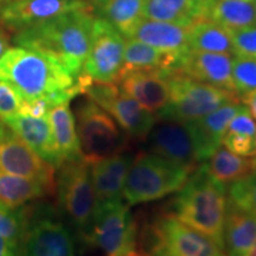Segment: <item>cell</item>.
<instances>
[{
  "label": "cell",
  "mask_w": 256,
  "mask_h": 256,
  "mask_svg": "<svg viewBox=\"0 0 256 256\" xmlns=\"http://www.w3.org/2000/svg\"><path fill=\"white\" fill-rule=\"evenodd\" d=\"M82 156L89 164L124 151L126 136L113 118L94 101H83L76 110Z\"/></svg>",
  "instance_id": "9"
},
{
  "label": "cell",
  "mask_w": 256,
  "mask_h": 256,
  "mask_svg": "<svg viewBox=\"0 0 256 256\" xmlns=\"http://www.w3.org/2000/svg\"><path fill=\"white\" fill-rule=\"evenodd\" d=\"M95 16L92 10H78L16 31L14 44L49 54L78 78L92 44Z\"/></svg>",
  "instance_id": "2"
},
{
  "label": "cell",
  "mask_w": 256,
  "mask_h": 256,
  "mask_svg": "<svg viewBox=\"0 0 256 256\" xmlns=\"http://www.w3.org/2000/svg\"><path fill=\"white\" fill-rule=\"evenodd\" d=\"M223 240L226 256H248L256 241L255 217L228 204Z\"/></svg>",
  "instance_id": "24"
},
{
  "label": "cell",
  "mask_w": 256,
  "mask_h": 256,
  "mask_svg": "<svg viewBox=\"0 0 256 256\" xmlns=\"http://www.w3.org/2000/svg\"><path fill=\"white\" fill-rule=\"evenodd\" d=\"M179 60L180 57L178 55L159 50L134 38H127L120 74L132 70H154L171 74L177 69Z\"/></svg>",
  "instance_id": "23"
},
{
  "label": "cell",
  "mask_w": 256,
  "mask_h": 256,
  "mask_svg": "<svg viewBox=\"0 0 256 256\" xmlns=\"http://www.w3.org/2000/svg\"><path fill=\"white\" fill-rule=\"evenodd\" d=\"M23 100L8 82L0 80V120L18 114L22 110Z\"/></svg>",
  "instance_id": "36"
},
{
  "label": "cell",
  "mask_w": 256,
  "mask_h": 256,
  "mask_svg": "<svg viewBox=\"0 0 256 256\" xmlns=\"http://www.w3.org/2000/svg\"><path fill=\"white\" fill-rule=\"evenodd\" d=\"M2 121L54 168L57 170L63 164L48 116H34L19 112Z\"/></svg>",
  "instance_id": "18"
},
{
  "label": "cell",
  "mask_w": 256,
  "mask_h": 256,
  "mask_svg": "<svg viewBox=\"0 0 256 256\" xmlns=\"http://www.w3.org/2000/svg\"><path fill=\"white\" fill-rule=\"evenodd\" d=\"M89 2L98 17L106 19L127 38L144 18L145 0H89Z\"/></svg>",
  "instance_id": "26"
},
{
  "label": "cell",
  "mask_w": 256,
  "mask_h": 256,
  "mask_svg": "<svg viewBox=\"0 0 256 256\" xmlns=\"http://www.w3.org/2000/svg\"><path fill=\"white\" fill-rule=\"evenodd\" d=\"M232 72V55L190 49L182 56L174 72L182 74L194 81L208 83L235 94Z\"/></svg>",
  "instance_id": "16"
},
{
  "label": "cell",
  "mask_w": 256,
  "mask_h": 256,
  "mask_svg": "<svg viewBox=\"0 0 256 256\" xmlns=\"http://www.w3.org/2000/svg\"><path fill=\"white\" fill-rule=\"evenodd\" d=\"M255 10H256V2H255Z\"/></svg>",
  "instance_id": "43"
},
{
  "label": "cell",
  "mask_w": 256,
  "mask_h": 256,
  "mask_svg": "<svg viewBox=\"0 0 256 256\" xmlns=\"http://www.w3.org/2000/svg\"><path fill=\"white\" fill-rule=\"evenodd\" d=\"M0 171L37 179L55 188V168L36 153L0 120Z\"/></svg>",
  "instance_id": "14"
},
{
  "label": "cell",
  "mask_w": 256,
  "mask_h": 256,
  "mask_svg": "<svg viewBox=\"0 0 256 256\" xmlns=\"http://www.w3.org/2000/svg\"><path fill=\"white\" fill-rule=\"evenodd\" d=\"M208 19L229 31L255 25V2L249 0H211Z\"/></svg>",
  "instance_id": "29"
},
{
  "label": "cell",
  "mask_w": 256,
  "mask_h": 256,
  "mask_svg": "<svg viewBox=\"0 0 256 256\" xmlns=\"http://www.w3.org/2000/svg\"><path fill=\"white\" fill-rule=\"evenodd\" d=\"M222 145L230 152L241 156H254L256 150V122L243 106L230 121Z\"/></svg>",
  "instance_id": "31"
},
{
  "label": "cell",
  "mask_w": 256,
  "mask_h": 256,
  "mask_svg": "<svg viewBox=\"0 0 256 256\" xmlns=\"http://www.w3.org/2000/svg\"><path fill=\"white\" fill-rule=\"evenodd\" d=\"M0 80L8 82L23 102L46 98L51 108L69 104L90 84L81 76L74 78L49 54L20 46L8 49L2 57Z\"/></svg>",
  "instance_id": "1"
},
{
  "label": "cell",
  "mask_w": 256,
  "mask_h": 256,
  "mask_svg": "<svg viewBox=\"0 0 256 256\" xmlns=\"http://www.w3.org/2000/svg\"><path fill=\"white\" fill-rule=\"evenodd\" d=\"M49 185L37 179L0 171V200L14 206L40 200L52 192Z\"/></svg>",
  "instance_id": "28"
},
{
  "label": "cell",
  "mask_w": 256,
  "mask_h": 256,
  "mask_svg": "<svg viewBox=\"0 0 256 256\" xmlns=\"http://www.w3.org/2000/svg\"><path fill=\"white\" fill-rule=\"evenodd\" d=\"M8 30L0 24V60L10 49V34Z\"/></svg>",
  "instance_id": "39"
},
{
  "label": "cell",
  "mask_w": 256,
  "mask_h": 256,
  "mask_svg": "<svg viewBox=\"0 0 256 256\" xmlns=\"http://www.w3.org/2000/svg\"><path fill=\"white\" fill-rule=\"evenodd\" d=\"M242 107L240 101H230L206 116L191 121L190 124L194 134L198 160L200 164L206 162L222 145L223 136L226 134L230 121Z\"/></svg>",
  "instance_id": "20"
},
{
  "label": "cell",
  "mask_w": 256,
  "mask_h": 256,
  "mask_svg": "<svg viewBox=\"0 0 256 256\" xmlns=\"http://www.w3.org/2000/svg\"><path fill=\"white\" fill-rule=\"evenodd\" d=\"M232 84L235 94L242 98L256 89V57L234 55Z\"/></svg>",
  "instance_id": "34"
},
{
  "label": "cell",
  "mask_w": 256,
  "mask_h": 256,
  "mask_svg": "<svg viewBox=\"0 0 256 256\" xmlns=\"http://www.w3.org/2000/svg\"><path fill=\"white\" fill-rule=\"evenodd\" d=\"M142 256H226L212 240L185 226L171 214L154 220L142 230Z\"/></svg>",
  "instance_id": "6"
},
{
  "label": "cell",
  "mask_w": 256,
  "mask_h": 256,
  "mask_svg": "<svg viewBox=\"0 0 256 256\" xmlns=\"http://www.w3.org/2000/svg\"><path fill=\"white\" fill-rule=\"evenodd\" d=\"M248 256H256V241H255L254 247L252 248V250H250V252H249Z\"/></svg>",
  "instance_id": "40"
},
{
  "label": "cell",
  "mask_w": 256,
  "mask_h": 256,
  "mask_svg": "<svg viewBox=\"0 0 256 256\" xmlns=\"http://www.w3.org/2000/svg\"><path fill=\"white\" fill-rule=\"evenodd\" d=\"M156 121L158 124H154L146 136L150 151L177 164L196 168L200 162L190 122L176 120Z\"/></svg>",
  "instance_id": "13"
},
{
  "label": "cell",
  "mask_w": 256,
  "mask_h": 256,
  "mask_svg": "<svg viewBox=\"0 0 256 256\" xmlns=\"http://www.w3.org/2000/svg\"><path fill=\"white\" fill-rule=\"evenodd\" d=\"M170 74L154 70H132L120 74V89L146 110L158 114L170 100Z\"/></svg>",
  "instance_id": "17"
},
{
  "label": "cell",
  "mask_w": 256,
  "mask_h": 256,
  "mask_svg": "<svg viewBox=\"0 0 256 256\" xmlns=\"http://www.w3.org/2000/svg\"><path fill=\"white\" fill-rule=\"evenodd\" d=\"M188 26L142 18L128 38H134L156 49L182 56L188 50Z\"/></svg>",
  "instance_id": "21"
},
{
  "label": "cell",
  "mask_w": 256,
  "mask_h": 256,
  "mask_svg": "<svg viewBox=\"0 0 256 256\" xmlns=\"http://www.w3.org/2000/svg\"><path fill=\"white\" fill-rule=\"evenodd\" d=\"M249 2H256V0H249Z\"/></svg>",
  "instance_id": "42"
},
{
  "label": "cell",
  "mask_w": 256,
  "mask_h": 256,
  "mask_svg": "<svg viewBox=\"0 0 256 256\" xmlns=\"http://www.w3.org/2000/svg\"><path fill=\"white\" fill-rule=\"evenodd\" d=\"M0 2H2V0H0Z\"/></svg>",
  "instance_id": "44"
},
{
  "label": "cell",
  "mask_w": 256,
  "mask_h": 256,
  "mask_svg": "<svg viewBox=\"0 0 256 256\" xmlns=\"http://www.w3.org/2000/svg\"><path fill=\"white\" fill-rule=\"evenodd\" d=\"M124 43V34L106 19L96 17L92 44L80 76L90 83H116L122 69Z\"/></svg>",
  "instance_id": "11"
},
{
  "label": "cell",
  "mask_w": 256,
  "mask_h": 256,
  "mask_svg": "<svg viewBox=\"0 0 256 256\" xmlns=\"http://www.w3.org/2000/svg\"><path fill=\"white\" fill-rule=\"evenodd\" d=\"M229 34L235 55L256 57V24L238 30H230Z\"/></svg>",
  "instance_id": "35"
},
{
  "label": "cell",
  "mask_w": 256,
  "mask_h": 256,
  "mask_svg": "<svg viewBox=\"0 0 256 256\" xmlns=\"http://www.w3.org/2000/svg\"><path fill=\"white\" fill-rule=\"evenodd\" d=\"M124 200L96 204L87 244L104 256H126L138 252L136 223Z\"/></svg>",
  "instance_id": "8"
},
{
  "label": "cell",
  "mask_w": 256,
  "mask_h": 256,
  "mask_svg": "<svg viewBox=\"0 0 256 256\" xmlns=\"http://www.w3.org/2000/svg\"><path fill=\"white\" fill-rule=\"evenodd\" d=\"M84 94L104 110L128 136L146 139L156 118L115 83H90Z\"/></svg>",
  "instance_id": "12"
},
{
  "label": "cell",
  "mask_w": 256,
  "mask_h": 256,
  "mask_svg": "<svg viewBox=\"0 0 256 256\" xmlns=\"http://www.w3.org/2000/svg\"><path fill=\"white\" fill-rule=\"evenodd\" d=\"M62 162L83 158L80 147L75 115L69 104L55 106L46 114Z\"/></svg>",
  "instance_id": "25"
},
{
  "label": "cell",
  "mask_w": 256,
  "mask_h": 256,
  "mask_svg": "<svg viewBox=\"0 0 256 256\" xmlns=\"http://www.w3.org/2000/svg\"><path fill=\"white\" fill-rule=\"evenodd\" d=\"M194 168L153 153L134 156L124 179L122 198L128 206L158 200L178 192Z\"/></svg>",
  "instance_id": "4"
},
{
  "label": "cell",
  "mask_w": 256,
  "mask_h": 256,
  "mask_svg": "<svg viewBox=\"0 0 256 256\" xmlns=\"http://www.w3.org/2000/svg\"><path fill=\"white\" fill-rule=\"evenodd\" d=\"M170 100L156 114V120H176L191 122L206 116L220 106L238 98L226 89L194 81L178 72L168 76Z\"/></svg>",
  "instance_id": "7"
},
{
  "label": "cell",
  "mask_w": 256,
  "mask_h": 256,
  "mask_svg": "<svg viewBox=\"0 0 256 256\" xmlns=\"http://www.w3.org/2000/svg\"><path fill=\"white\" fill-rule=\"evenodd\" d=\"M78 10L92 8L88 0H2L0 24L16 32Z\"/></svg>",
  "instance_id": "15"
},
{
  "label": "cell",
  "mask_w": 256,
  "mask_h": 256,
  "mask_svg": "<svg viewBox=\"0 0 256 256\" xmlns=\"http://www.w3.org/2000/svg\"><path fill=\"white\" fill-rule=\"evenodd\" d=\"M56 188L60 208L75 235L87 243L96 208L90 164L84 158L66 162L60 166Z\"/></svg>",
  "instance_id": "5"
},
{
  "label": "cell",
  "mask_w": 256,
  "mask_h": 256,
  "mask_svg": "<svg viewBox=\"0 0 256 256\" xmlns=\"http://www.w3.org/2000/svg\"><path fill=\"white\" fill-rule=\"evenodd\" d=\"M133 159L130 153L122 151L90 164L96 204L124 200V179Z\"/></svg>",
  "instance_id": "19"
},
{
  "label": "cell",
  "mask_w": 256,
  "mask_h": 256,
  "mask_svg": "<svg viewBox=\"0 0 256 256\" xmlns=\"http://www.w3.org/2000/svg\"><path fill=\"white\" fill-rule=\"evenodd\" d=\"M226 186L208 174L204 162L192 171L188 182L174 200L171 215L185 226L212 240L224 250Z\"/></svg>",
  "instance_id": "3"
},
{
  "label": "cell",
  "mask_w": 256,
  "mask_h": 256,
  "mask_svg": "<svg viewBox=\"0 0 256 256\" xmlns=\"http://www.w3.org/2000/svg\"><path fill=\"white\" fill-rule=\"evenodd\" d=\"M252 160H254V164H255V168H256V150H255V153H254V156H252Z\"/></svg>",
  "instance_id": "41"
},
{
  "label": "cell",
  "mask_w": 256,
  "mask_h": 256,
  "mask_svg": "<svg viewBox=\"0 0 256 256\" xmlns=\"http://www.w3.org/2000/svg\"><path fill=\"white\" fill-rule=\"evenodd\" d=\"M228 204L256 218V168L248 174L229 184Z\"/></svg>",
  "instance_id": "32"
},
{
  "label": "cell",
  "mask_w": 256,
  "mask_h": 256,
  "mask_svg": "<svg viewBox=\"0 0 256 256\" xmlns=\"http://www.w3.org/2000/svg\"><path fill=\"white\" fill-rule=\"evenodd\" d=\"M188 49L235 55L230 34L210 19H200L188 26Z\"/></svg>",
  "instance_id": "27"
},
{
  "label": "cell",
  "mask_w": 256,
  "mask_h": 256,
  "mask_svg": "<svg viewBox=\"0 0 256 256\" xmlns=\"http://www.w3.org/2000/svg\"><path fill=\"white\" fill-rule=\"evenodd\" d=\"M28 209L14 206L0 200V238L20 244L28 224Z\"/></svg>",
  "instance_id": "33"
},
{
  "label": "cell",
  "mask_w": 256,
  "mask_h": 256,
  "mask_svg": "<svg viewBox=\"0 0 256 256\" xmlns=\"http://www.w3.org/2000/svg\"><path fill=\"white\" fill-rule=\"evenodd\" d=\"M0 256H19V246L0 238Z\"/></svg>",
  "instance_id": "37"
},
{
  "label": "cell",
  "mask_w": 256,
  "mask_h": 256,
  "mask_svg": "<svg viewBox=\"0 0 256 256\" xmlns=\"http://www.w3.org/2000/svg\"><path fill=\"white\" fill-rule=\"evenodd\" d=\"M242 101L244 102L246 108H247L252 116L254 118V120H256V89L246 95L244 98H242Z\"/></svg>",
  "instance_id": "38"
},
{
  "label": "cell",
  "mask_w": 256,
  "mask_h": 256,
  "mask_svg": "<svg viewBox=\"0 0 256 256\" xmlns=\"http://www.w3.org/2000/svg\"><path fill=\"white\" fill-rule=\"evenodd\" d=\"M211 0H145L144 18L191 26L208 18Z\"/></svg>",
  "instance_id": "22"
},
{
  "label": "cell",
  "mask_w": 256,
  "mask_h": 256,
  "mask_svg": "<svg viewBox=\"0 0 256 256\" xmlns=\"http://www.w3.org/2000/svg\"><path fill=\"white\" fill-rule=\"evenodd\" d=\"M204 166L211 177L226 186L252 171L255 164L252 158L235 154L220 145L210 158L204 162Z\"/></svg>",
  "instance_id": "30"
},
{
  "label": "cell",
  "mask_w": 256,
  "mask_h": 256,
  "mask_svg": "<svg viewBox=\"0 0 256 256\" xmlns=\"http://www.w3.org/2000/svg\"><path fill=\"white\" fill-rule=\"evenodd\" d=\"M19 256H75V238L56 210L48 204L28 209Z\"/></svg>",
  "instance_id": "10"
}]
</instances>
